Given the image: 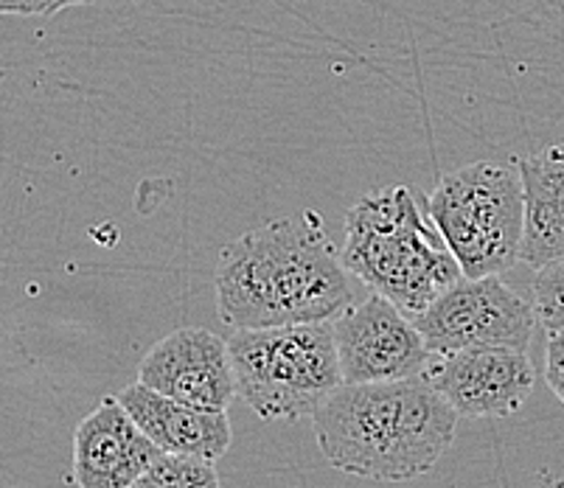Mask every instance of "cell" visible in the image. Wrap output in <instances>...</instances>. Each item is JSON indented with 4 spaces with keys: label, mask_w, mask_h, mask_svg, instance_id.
Wrapping results in <instances>:
<instances>
[{
    "label": "cell",
    "mask_w": 564,
    "mask_h": 488,
    "mask_svg": "<svg viewBox=\"0 0 564 488\" xmlns=\"http://www.w3.org/2000/svg\"><path fill=\"white\" fill-rule=\"evenodd\" d=\"M217 312L230 328L335 321L354 284L317 210L273 219L219 250Z\"/></svg>",
    "instance_id": "6da1fadb"
},
{
    "label": "cell",
    "mask_w": 564,
    "mask_h": 488,
    "mask_svg": "<svg viewBox=\"0 0 564 488\" xmlns=\"http://www.w3.org/2000/svg\"><path fill=\"white\" fill-rule=\"evenodd\" d=\"M310 419L317 446L335 469L384 482L427 475L458 430V413L422 373L340 384Z\"/></svg>",
    "instance_id": "7a4b0ae2"
},
{
    "label": "cell",
    "mask_w": 564,
    "mask_h": 488,
    "mask_svg": "<svg viewBox=\"0 0 564 488\" xmlns=\"http://www.w3.org/2000/svg\"><path fill=\"white\" fill-rule=\"evenodd\" d=\"M340 261L348 275L413 321L460 281V267L408 186L366 194L348 208Z\"/></svg>",
    "instance_id": "3957f363"
},
{
    "label": "cell",
    "mask_w": 564,
    "mask_h": 488,
    "mask_svg": "<svg viewBox=\"0 0 564 488\" xmlns=\"http://www.w3.org/2000/svg\"><path fill=\"white\" fill-rule=\"evenodd\" d=\"M228 343L236 395L267 421L310 419L343 384L332 321L236 328Z\"/></svg>",
    "instance_id": "277c9868"
},
{
    "label": "cell",
    "mask_w": 564,
    "mask_h": 488,
    "mask_svg": "<svg viewBox=\"0 0 564 488\" xmlns=\"http://www.w3.org/2000/svg\"><path fill=\"white\" fill-rule=\"evenodd\" d=\"M464 279L500 275L520 261L522 186L514 163H469L444 174L424 199Z\"/></svg>",
    "instance_id": "5b68a950"
},
{
    "label": "cell",
    "mask_w": 564,
    "mask_h": 488,
    "mask_svg": "<svg viewBox=\"0 0 564 488\" xmlns=\"http://www.w3.org/2000/svg\"><path fill=\"white\" fill-rule=\"evenodd\" d=\"M413 323L430 354L489 346L525 351L536 332L533 303L500 275L455 281Z\"/></svg>",
    "instance_id": "8992f818"
},
{
    "label": "cell",
    "mask_w": 564,
    "mask_h": 488,
    "mask_svg": "<svg viewBox=\"0 0 564 488\" xmlns=\"http://www.w3.org/2000/svg\"><path fill=\"white\" fill-rule=\"evenodd\" d=\"M332 326L343 384L419 377L430 359L415 323L377 292L346 306Z\"/></svg>",
    "instance_id": "52a82bcc"
},
{
    "label": "cell",
    "mask_w": 564,
    "mask_h": 488,
    "mask_svg": "<svg viewBox=\"0 0 564 488\" xmlns=\"http://www.w3.org/2000/svg\"><path fill=\"white\" fill-rule=\"evenodd\" d=\"M422 377L466 419H506L528 402L536 368L520 348H464L430 354Z\"/></svg>",
    "instance_id": "ba28073f"
},
{
    "label": "cell",
    "mask_w": 564,
    "mask_h": 488,
    "mask_svg": "<svg viewBox=\"0 0 564 488\" xmlns=\"http://www.w3.org/2000/svg\"><path fill=\"white\" fill-rule=\"evenodd\" d=\"M138 382L174 402L228 410L236 399L228 343L208 328L186 326L163 337L141 359Z\"/></svg>",
    "instance_id": "9c48e42d"
},
{
    "label": "cell",
    "mask_w": 564,
    "mask_h": 488,
    "mask_svg": "<svg viewBox=\"0 0 564 488\" xmlns=\"http://www.w3.org/2000/svg\"><path fill=\"white\" fill-rule=\"evenodd\" d=\"M161 455L116 395H105L74 433V482L79 488H127Z\"/></svg>",
    "instance_id": "30bf717a"
},
{
    "label": "cell",
    "mask_w": 564,
    "mask_h": 488,
    "mask_svg": "<svg viewBox=\"0 0 564 488\" xmlns=\"http://www.w3.org/2000/svg\"><path fill=\"white\" fill-rule=\"evenodd\" d=\"M116 399L141 426V433L169 455L217 460L228 452L230 438H234L225 410H205L174 402L169 395L143 388L141 382L127 384Z\"/></svg>",
    "instance_id": "8fae6325"
},
{
    "label": "cell",
    "mask_w": 564,
    "mask_h": 488,
    "mask_svg": "<svg viewBox=\"0 0 564 488\" xmlns=\"http://www.w3.org/2000/svg\"><path fill=\"white\" fill-rule=\"evenodd\" d=\"M522 186L520 261L531 270L564 256V143L514 163Z\"/></svg>",
    "instance_id": "7c38bea8"
},
{
    "label": "cell",
    "mask_w": 564,
    "mask_h": 488,
    "mask_svg": "<svg viewBox=\"0 0 564 488\" xmlns=\"http://www.w3.org/2000/svg\"><path fill=\"white\" fill-rule=\"evenodd\" d=\"M127 488H223L214 460L188 455H161Z\"/></svg>",
    "instance_id": "4fadbf2b"
},
{
    "label": "cell",
    "mask_w": 564,
    "mask_h": 488,
    "mask_svg": "<svg viewBox=\"0 0 564 488\" xmlns=\"http://www.w3.org/2000/svg\"><path fill=\"white\" fill-rule=\"evenodd\" d=\"M533 315L545 332L564 328V256L536 270L533 279Z\"/></svg>",
    "instance_id": "5bb4252c"
},
{
    "label": "cell",
    "mask_w": 564,
    "mask_h": 488,
    "mask_svg": "<svg viewBox=\"0 0 564 488\" xmlns=\"http://www.w3.org/2000/svg\"><path fill=\"white\" fill-rule=\"evenodd\" d=\"M545 382L564 404V328L547 332L545 343Z\"/></svg>",
    "instance_id": "9a60e30c"
},
{
    "label": "cell",
    "mask_w": 564,
    "mask_h": 488,
    "mask_svg": "<svg viewBox=\"0 0 564 488\" xmlns=\"http://www.w3.org/2000/svg\"><path fill=\"white\" fill-rule=\"evenodd\" d=\"M94 0H0V14H54Z\"/></svg>",
    "instance_id": "2e32d148"
}]
</instances>
